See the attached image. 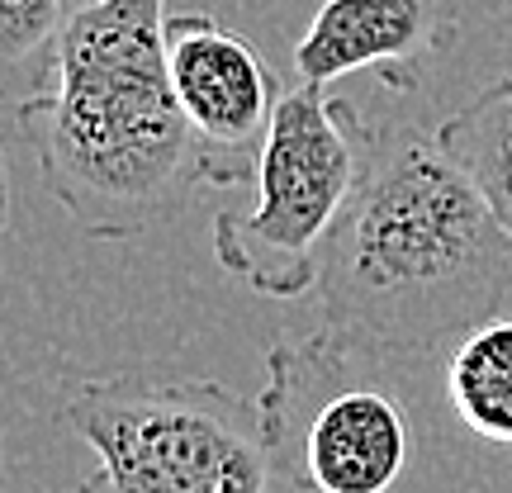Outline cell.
Instances as JSON below:
<instances>
[{"mask_svg": "<svg viewBox=\"0 0 512 493\" xmlns=\"http://www.w3.org/2000/svg\"><path fill=\"white\" fill-rule=\"evenodd\" d=\"M166 0H76L19 95L38 176L91 242L143 238L209 181L166 62Z\"/></svg>", "mask_w": 512, "mask_h": 493, "instance_id": "6da1fadb", "label": "cell"}, {"mask_svg": "<svg viewBox=\"0 0 512 493\" xmlns=\"http://www.w3.org/2000/svg\"><path fill=\"white\" fill-rule=\"evenodd\" d=\"M512 285V238L427 133L375 152L328 247L323 328L370 356H418L494 318Z\"/></svg>", "mask_w": 512, "mask_h": 493, "instance_id": "7a4b0ae2", "label": "cell"}, {"mask_svg": "<svg viewBox=\"0 0 512 493\" xmlns=\"http://www.w3.org/2000/svg\"><path fill=\"white\" fill-rule=\"evenodd\" d=\"M57 422L91 446L76 493H271L275 456L261 403L214 380H86Z\"/></svg>", "mask_w": 512, "mask_h": 493, "instance_id": "3957f363", "label": "cell"}, {"mask_svg": "<svg viewBox=\"0 0 512 493\" xmlns=\"http://www.w3.org/2000/svg\"><path fill=\"white\" fill-rule=\"evenodd\" d=\"M380 138L332 86L285 91L256 162V204L214 219V256L266 299L318 290L328 247L361 195Z\"/></svg>", "mask_w": 512, "mask_h": 493, "instance_id": "277c9868", "label": "cell"}, {"mask_svg": "<svg viewBox=\"0 0 512 493\" xmlns=\"http://www.w3.org/2000/svg\"><path fill=\"white\" fill-rule=\"evenodd\" d=\"M370 351L337 342L328 328L266 351L261 418L275 475L299 493H389L408 470L413 432L403 403L366 380Z\"/></svg>", "mask_w": 512, "mask_h": 493, "instance_id": "5b68a950", "label": "cell"}, {"mask_svg": "<svg viewBox=\"0 0 512 493\" xmlns=\"http://www.w3.org/2000/svg\"><path fill=\"white\" fill-rule=\"evenodd\" d=\"M166 62L176 100L204 147L214 190L256 181L261 143L285 100L275 67L238 29L204 10L166 19Z\"/></svg>", "mask_w": 512, "mask_h": 493, "instance_id": "8992f818", "label": "cell"}, {"mask_svg": "<svg viewBox=\"0 0 512 493\" xmlns=\"http://www.w3.org/2000/svg\"><path fill=\"white\" fill-rule=\"evenodd\" d=\"M456 29L460 0H323L294 43V76L304 86L380 76L408 91L413 72L456 43Z\"/></svg>", "mask_w": 512, "mask_h": 493, "instance_id": "52a82bcc", "label": "cell"}, {"mask_svg": "<svg viewBox=\"0 0 512 493\" xmlns=\"http://www.w3.org/2000/svg\"><path fill=\"white\" fill-rule=\"evenodd\" d=\"M432 138L460 166V176L475 185L479 200L489 204L498 228L512 238V76L479 91Z\"/></svg>", "mask_w": 512, "mask_h": 493, "instance_id": "ba28073f", "label": "cell"}, {"mask_svg": "<svg viewBox=\"0 0 512 493\" xmlns=\"http://www.w3.org/2000/svg\"><path fill=\"white\" fill-rule=\"evenodd\" d=\"M446 399L475 437L512 446V318H484L451 342Z\"/></svg>", "mask_w": 512, "mask_h": 493, "instance_id": "9c48e42d", "label": "cell"}, {"mask_svg": "<svg viewBox=\"0 0 512 493\" xmlns=\"http://www.w3.org/2000/svg\"><path fill=\"white\" fill-rule=\"evenodd\" d=\"M72 5L76 0H0V57L15 81L29 76V86H34L43 76Z\"/></svg>", "mask_w": 512, "mask_h": 493, "instance_id": "30bf717a", "label": "cell"}, {"mask_svg": "<svg viewBox=\"0 0 512 493\" xmlns=\"http://www.w3.org/2000/svg\"><path fill=\"white\" fill-rule=\"evenodd\" d=\"M508 5H512V0H508Z\"/></svg>", "mask_w": 512, "mask_h": 493, "instance_id": "8fae6325", "label": "cell"}]
</instances>
